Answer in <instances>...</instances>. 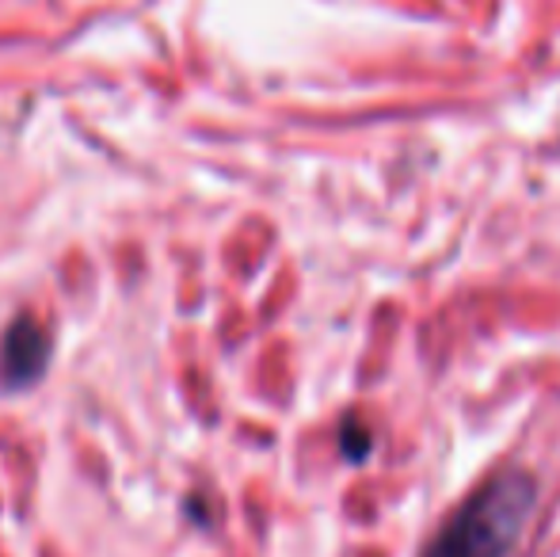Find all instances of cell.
<instances>
[{
  "label": "cell",
  "instance_id": "1",
  "mask_svg": "<svg viewBox=\"0 0 560 557\" xmlns=\"http://www.w3.org/2000/svg\"><path fill=\"white\" fill-rule=\"evenodd\" d=\"M534 504H538V481L530 469H500L450 515L423 557H508L523 538Z\"/></svg>",
  "mask_w": 560,
  "mask_h": 557
},
{
  "label": "cell",
  "instance_id": "2",
  "mask_svg": "<svg viewBox=\"0 0 560 557\" xmlns=\"http://www.w3.org/2000/svg\"><path fill=\"white\" fill-rule=\"evenodd\" d=\"M50 333L35 317H15L0 340V386L27 390L50 363Z\"/></svg>",
  "mask_w": 560,
  "mask_h": 557
},
{
  "label": "cell",
  "instance_id": "3",
  "mask_svg": "<svg viewBox=\"0 0 560 557\" xmlns=\"http://www.w3.org/2000/svg\"><path fill=\"white\" fill-rule=\"evenodd\" d=\"M339 446H343L347 462H366V454L374 451V439H370V431L362 428V420L347 417L343 431H339Z\"/></svg>",
  "mask_w": 560,
  "mask_h": 557
}]
</instances>
